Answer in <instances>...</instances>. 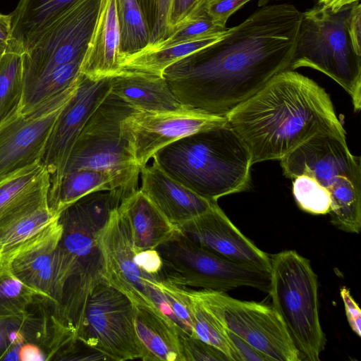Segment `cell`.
<instances>
[{"instance_id": "cell-10", "label": "cell", "mask_w": 361, "mask_h": 361, "mask_svg": "<svg viewBox=\"0 0 361 361\" xmlns=\"http://www.w3.org/2000/svg\"><path fill=\"white\" fill-rule=\"evenodd\" d=\"M75 336L107 360L124 361L144 357L135 328L134 305L106 281L92 290Z\"/></svg>"}, {"instance_id": "cell-3", "label": "cell", "mask_w": 361, "mask_h": 361, "mask_svg": "<svg viewBox=\"0 0 361 361\" xmlns=\"http://www.w3.org/2000/svg\"><path fill=\"white\" fill-rule=\"evenodd\" d=\"M152 159L169 176L212 201L249 187L251 154L227 121L169 144Z\"/></svg>"}, {"instance_id": "cell-31", "label": "cell", "mask_w": 361, "mask_h": 361, "mask_svg": "<svg viewBox=\"0 0 361 361\" xmlns=\"http://www.w3.org/2000/svg\"><path fill=\"white\" fill-rule=\"evenodd\" d=\"M84 57L56 68L24 88L19 112H28L69 87L80 73Z\"/></svg>"}, {"instance_id": "cell-49", "label": "cell", "mask_w": 361, "mask_h": 361, "mask_svg": "<svg viewBox=\"0 0 361 361\" xmlns=\"http://www.w3.org/2000/svg\"><path fill=\"white\" fill-rule=\"evenodd\" d=\"M106 1V0H101V1H102V2H104V1Z\"/></svg>"}, {"instance_id": "cell-45", "label": "cell", "mask_w": 361, "mask_h": 361, "mask_svg": "<svg viewBox=\"0 0 361 361\" xmlns=\"http://www.w3.org/2000/svg\"><path fill=\"white\" fill-rule=\"evenodd\" d=\"M227 333L233 348L239 356L240 361H271L270 358L256 350L237 335L228 330H227Z\"/></svg>"}, {"instance_id": "cell-8", "label": "cell", "mask_w": 361, "mask_h": 361, "mask_svg": "<svg viewBox=\"0 0 361 361\" xmlns=\"http://www.w3.org/2000/svg\"><path fill=\"white\" fill-rule=\"evenodd\" d=\"M156 250L163 262L161 276L177 285L223 292L247 286L269 293V272L219 256L179 230Z\"/></svg>"}, {"instance_id": "cell-36", "label": "cell", "mask_w": 361, "mask_h": 361, "mask_svg": "<svg viewBox=\"0 0 361 361\" xmlns=\"http://www.w3.org/2000/svg\"><path fill=\"white\" fill-rule=\"evenodd\" d=\"M27 315L23 318H0V360H19L21 345L31 343Z\"/></svg>"}, {"instance_id": "cell-48", "label": "cell", "mask_w": 361, "mask_h": 361, "mask_svg": "<svg viewBox=\"0 0 361 361\" xmlns=\"http://www.w3.org/2000/svg\"><path fill=\"white\" fill-rule=\"evenodd\" d=\"M360 0H317V4L322 6L336 13L346 6L351 5Z\"/></svg>"}, {"instance_id": "cell-24", "label": "cell", "mask_w": 361, "mask_h": 361, "mask_svg": "<svg viewBox=\"0 0 361 361\" xmlns=\"http://www.w3.org/2000/svg\"><path fill=\"white\" fill-rule=\"evenodd\" d=\"M79 0H20L10 14L12 44L23 54L34 47L47 30Z\"/></svg>"}, {"instance_id": "cell-6", "label": "cell", "mask_w": 361, "mask_h": 361, "mask_svg": "<svg viewBox=\"0 0 361 361\" xmlns=\"http://www.w3.org/2000/svg\"><path fill=\"white\" fill-rule=\"evenodd\" d=\"M270 257L271 306L303 360L319 361L326 339L319 314L317 274L310 260L295 250H284Z\"/></svg>"}, {"instance_id": "cell-11", "label": "cell", "mask_w": 361, "mask_h": 361, "mask_svg": "<svg viewBox=\"0 0 361 361\" xmlns=\"http://www.w3.org/2000/svg\"><path fill=\"white\" fill-rule=\"evenodd\" d=\"M123 198L119 189L90 192L63 209L59 216L63 231L60 247L77 262L74 278L92 287L104 280L96 233Z\"/></svg>"}, {"instance_id": "cell-14", "label": "cell", "mask_w": 361, "mask_h": 361, "mask_svg": "<svg viewBox=\"0 0 361 361\" xmlns=\"http://www.w3.org/2000/svg\"><path fill=\"white\" fill-rule=\"evenodd\" d=\"M118 207L95 234L102 259L103 277L127 296L135 307L152 310L174 320L164 297L152 285V277L135 263V253Z\"/></svg>"}, {"instance_id": "cell-5", "label": "cell", "mask_w": 361, "mask_h": 361, "mask_svg": "<svg viewBox=\"0 0 361 361\" xmlns=\"http://www.w3.org/2000/svg\"><path fill=\"white\" fill-rule=\"evenodd\" d=\"M351 6L334 13L316 4L302 12L289 70L307 67L324 73L347 92L355 111H358L361 107V56L353 49L346 28Z\"/></svg>"}, {"instance_id": "cell-33", "label": "cell", "mask_w": 361, "mask_h": 361, "mask_svg": "<svg viewBox=\"0 0 361 361\" xmlns=\"http://www.w3.org/2000/svg\"><path fill=\"white\" fill-rule=\"evenodd\" d=\"M41 296L16 276L6 262L0 260V318H23Z\"/></svg>"}, {"instance_id": "cell-40", "label": "cell", "mask_w": 361, "mask_h": 361, "mask_svg": "<svg viewBox=\"0 0 361 361\" xmlns=\"http://www.w3.org/2000/svg\"><path fill=\"white\" fill-rule=\"evenodd\" d=\"M251 0H200L197 6L215 24L226 27L229 17Z\"/></svg>"}, {"instance_id": "cell-27", "label": "cell", "mask_w": 361, "mask_h": 361, "mask_svg": "<svg viewBox=\"0 0 361 361\" xmlns=\"http://www.w3.org/2000/svg\"><path fill=\"white\" fill-rule=\"evenodd\" d=\"M226 32L188 40L160 49L142 50L123 59L121 63V71H136L162 76L164 71L169 66L217 42Z\"/></svg>"}, {"instance_id": "cell-47", "label": "cell", "mask_w": 361, "mask_h": 361, "mask_svg": "<svg viewBox=\"0 0 361 361\" xmlns=\"http://www.w3.org/2000/svg\"><path fill=\"white\" fill-rule=\"evenodd\" d=\"M12 39V20L10 14L0 13V56L10 44Z\"/></svg>"}, {"instance_id": "cell-21", "label": "cell", "mask_w": 361, "mask_h": 361, "mask_svg": "<svg viewBox=\"0 0 361 361\" xmlns=\"http://www.w3.org/2000/svg\"><path fill=\"white\" fill-rule=\"evenodd\" d=\"M120 35L116 1L100 6L96 27L80 68L91 80L112 78L121 73Z\"/></svg>"}, {"instance_id": "cell-37", "label": "cell", "mask_w": 361, "mask_h": 361, "mask_svg": "<svg viewBox=\"0 0 361 361\" xmlns=\"http://www.w3.org/2000/svg\"><path fill=\"white\" fill-rule=\"evenodd\" d=\"M136 1L141 8L149 31L150 45L147 49H150L163 42L171 34L169 25L171 0Z\"/></svg>"}, {"instance_id": "cell-39", "label": "cell", "mask_w": 361, "mask_h": 361, "mask_svg": "<svg viewBox=\"0 0 361 361\" xmlns=\"http://www.w3.org/2000/svg\"><path fill=\"white\" fill-rule=\"evenodd\" d=\"M184 361H229L219 350L183 330L178 331Z\"/></svg>"}, {"instance_id": "cell-42", "label": "cell", "mask_w": 361, "mask_h": 361, "mask_svg": "<svg viewBox=\"0 0 361 361\" xmlns=\"http://www.w3.org/2000/svg\"><path fill=\"white\" fill-rule=\"evenodd\" d=\"M347 31L355 52L361 56V4H352L346 18Z\"/></svg>"}, {"instance_id": "cell-2", "label": "cell", "mask_w": 361, "mask_h": 361, "mask_svg": "<svg viewBox=\"0 0 361 361\" xmlns=\"http://www.w3.org/2000/svg\"><path fill=\"white\" fill-rule=\"evenodd\" d=\"M248 148L252 164L281 160L320 134L345 137L325 90L311 78L285 70L227 116Z\"/></svg>"}, {"instance_id": "cell-17", "label": "cell", "mask_w": 361, "mask_h": 361, "mask_svg": "<svg viewBox=\"0 0 361 361\" xmlns=\"http://www.w3.org/2000/svg\"><path fill=\"white\" fill-rule=\"evenodd\" d=\"M111 78L91 80L80 73L78 87L59 115L41 157L50 175V193L58 187L71 150L90 116L111 92Z\"/></svg>"}, {"instance_id": "cell-20", "label": "cell", "mask_w": 361, "mask_h": 361, "mask_svg": "<svg viewBox=\"0 0 361 361\" xmlns=\"http://www.w3.org/2000/svg\"><path fill=\"white\" fill-rule=\"evenodd\" d=\"M118 212L135 254L156 249L178 230L140 189L123 199Z\"/></svg>"}, {"instance_id": "cell-1", "label": "cell", "mask_w": 361, "mask_h": 361, "mask_svg": "<svg viewBox=\"0 0 361 361\" xmlns=\"http://www.w3.org/2000/svg\"><path fill=\"white\" fill-rule=\"evenodd\" d=\"M301 19L290 4L264 6L217 42L169 66L162 76L184 107L226 118L289 69Z\"/></svg>"}, {"instance_id": "cell-23", "label": "cell", "mask_w": 361, "mask_h": 361, "mask_svg": "<svg viewBox=\"0 0 361 361\" xmlns=\"http://www.w3.org/2000/svg\"><path fill=\"white\" fill-rule=\"evenodd\" d=\"M111 92L136 111L165 112L184 108L163 76L123 71L111 78Z\"/></svg>"}, {"instance_id": "cell-41", "label": "cell", "mask_w": 361, "mask_h": 361, "mask_svg": "<svg viewBox=\"0 0 361 361\" xmlns=\"http://www.w3.org/2000/svg\"><path fill=\"white\" fill-rule=\"evenodd\" d=\"M134 262L145 274L157 278L161 276L163 262L156 249L141 251L135 254Z\"/></svg>"}, {"instance_id": "cell-16", "label": "cell", "mask_w": 361, "mask_h": 361, "mask_svg": "<svg viewBox=\"0 0 361 361\" xmlns=\"http://www.w3.org/2000/svg\"><path fill=\"white\" fill-rule=\"evenodd\" d=\"M225 121L186 107L165 112L135 110L124 118L121 128L135 163L142 168L169 144Z\"/></svg>"}, {"instance_id": "cell-46", "label": "cell", "mask_w": 361, "mask_h": 361, "mask_svg": "<svg viewBox=\"0 0 361 361\" xmlns=\"http://www.w3.org/2000/svg\"><path fill=\"white\" fill-rule=\"evenodd\" d=\"M18 357L20 361L47 360L44 350L32 343H25L22 345L18 351Z\"/></svg>"}, {"instance_id": "cell-51", "label": "cell", "mask_w": 361, "mask_h": 361, "mask_svg": "<svg viewBox=\"0 0 361 361\" xmlns=\"http://www.w3.org/2000/svg\"><path fill=\"white\" fill-rule=\"evenodd\" d=\"M263 1H265V0H263Z\"/></svg>"}, {"instance_id": "cell-43", "label": "cell", "mask_w": 361, "mask_h": 361, "mask_svg": "<svg viewBox=\"0 0 361 361\" xmlns=\"http://www.w3.org/2000/svg\"><path fill=\"white\" fill-rule=\"evenodd\" d=\"M200 0H171L169 25L171 33L195 10Z\"/></svg>"}, {"instance_id": "cell-13", "label": "cell", "mask_w": 361, "mask_h": 361, "mask_svg": "<svg viewBox=\"0 0 361 361\" xmlns=\"http://www.w3.org/2000/svg\"><path fill=\"white\" fill-rule=\"evenodd\" d=\"M63 228L59 218L6 257L12 274L59 307L75 274L76 261L59 245Z\"/></svg>"}, {"instance_id": "cell-35", "label": "cell", "mask_w": 361, "mask_h": 361, "mask_svg": "<svg viewBox=\"0 0 361 361\" xmlns=\"http://www.w3.org/2000/svg\"><path fill=\"white\" fill-rule=\"evenodd\" d=\"M293 180V195L302 210L312 214H329L331 197L328 190L306 175Z\"/></svg>"}, {"instance_id": "cell-18", "label": "cell", "mask_w": 361, "mask_h": 361, "mask_svg": "<svg viewBox=\"0 0 361 361\" xmlns=\"http://www.w3.org/2000/svg\"><path fill=\"white\" fill-rule=\"evenodd\" d=\"M176 226L197 245L219 256L270 271L271 257L233 224L217 202L205 212Z\"/></svg>"}, {"instance_id": "cell-25", "label": "cell", "mask_w": 361, "mask_h": 361, "mask_svg": "<svg viewBox=\"0 0 361 361\" xmlns=\"http://www.w3.org/2000/svg\"><path fill=\"white\" fill-rule=\"evenodd\" d=\"M134 323L144 350V361H184L178 330L169 317L134 306ZM184 331V330H183Z\"/></svg>"}, {"instance_id": "cell-34", "label": "cell", "mask_w": 361, "mask_h": 361, "mask_svg": "<svg viewBox=\"0 0 361 361\" xmlns=\"http://www.w3.org/2000/svg\"><path fill=\"white\" fill-rule=\"evenodd\" d=\"M227 30L226 27L213 23L207 15L195 8L166 39L147 49H157L188 40L221 35Z\"/></svg>"}, {"instance_id": "cell-32", "label": "cell", "mask_w": 361, "mask_h": 361, "mask_svg": "<svg viewBox=\"0 0 361 361\" xmlns=\"http://www.w3.org/2000/svg\"><path fill=\"white\" fill-rule=\"evenodd\" d=\"M23 92V53L10 43L0 57V124L20 108Z\"/></svg>"}, {"instance_id": "cell-28", "label": "cell", "mask_w": 361, "mask_h": 361, "mask_svg": "<svg viewBox=\"0 0 361 361\" xmlns=\"http://www.w3.org/2000/svg\"><path fill=\"white\" fill-rule=\"evenodd\" d=\"M44 200L0 229V259L27 243L59 218Z\"/></svg>"}, {"instance_id": "cell-19", "label": "cell", "mask_w": 361, "mask_h": 361, "mask_svg": "<svg viewBox=\"0 0 361 361\" xmlns=\"http://www.w3.org/2000/svg\"><path fill=\"white\" fill-rule=\"evenodd\" d=\"M140 190L173 224L185 222L209 209L217 201L196 194L166 174L153 160L140 168Z\"/></svg>"}, {"instance_id": "cell-9", "label": "cell", "mask_w": 361, "mask_h": 361, "mask_svg": "<svg viewBox=\"0 0 361 361\" xmlns=\"http://www.w3.org/2000/svg\"><path fill=\"white\" fill-rule=\"evenodd\" d=\"M190 290L227 330L271 360H303L283 319L272 306L235 299L223 291Z\"/></svg>"}, {"instance_id": "cell-4", "label": "cell", "mask_w": 361, "mask_h": 361, "mask_svg": "<svg viewBox=\"0 0 361 361\" xmlns=\"http://www.w3.org/2000/svg\"><path fill=\"white\" fill-rule=\"evenodd\" d=\"M283 174L314 178L330 194L331 224L348 233L361 228L360 158L353 155L346 138L320 134L307 140L280 160Z\"/></svg>"}, {"instance_id": "cell-7", "label": "cell", "mask_w": 361, "mask_h": 361, "mask_svg": "<svg viewBox=\"0 0 361 361\" xmlns=\"http://www.w3.org/2000/svg\"><path fill=\"white\" fill-rule=\"evenodd\" d=\"M135 111L110 92L84 126L67 161L64 173L90 169L119 177L130 191L137 190L140 168L122 131L124 118Z\"/></svg>"}, {"instance_id": "cell-26", "label": "cell", "mask_w": 361, "mask_h": 361, "mask_svg": "<svg viewBox=\"0 0 361 361\" xmlns=\"http://www.w3.org/2000/svg\"><path fill=\"white\" fill-rule=\"evenodd\" d=\"M121 188L131 191L117 176L102 170L82 169L65 173L58 187L48 193L49 208L56 214L83 196L96 191Z\"/></svg>"}, {"instance_id": "cell-22", "label": "cell", "mask_w": 361, "mask_h": 361, "mask_svg": "<svg viewBox=\"0 0 361 361\" xmlns=\"http://www.w3.org/2000/svg\"><path fill=\"white\" fill-rule=\"evenodd\" d=\"M50 175L40 161L0 180V229L47 199Z\"/></svg>"}, {"instance_id": "cell-38", "label": "cell", "mask_w": 361, "mask_h": 361, "mask_svg": "<svg viewBox=\"0 0 361 361\" xmlns=\"http://www.w3.org/2000/svg\"><path fill=\"white\" fill-rule=\"evenodd\" d=\"M152 285L162 295L180 328L192 336V322L188 310L183 286L159 276L152 277Z\"/></svg>"}, {"instance_id": "cell-50", "label": "cell", "mask_w": 361, "mask_h": 361, "mask_svg": "<svg viewBox=\"0 0 361 361\" xmlns=\"http://www.w3.org/2000/svg\"><path fill=\"white\" fill-rule=\"evenodd\" d=\"M1 56H0V57H1Z\"/></svg>"}, {"instance_id": "cell-30", "label": "cell", "mask_w": 361, "mask_h": 361, "mask_svg": "<svg viewBox=\"0 0 361 361\" xmlns=\"http://www.w3.org/2000/svg\"><path fill=\"white\" fill-rule=\"evenodd\" d=\"M119 28V54L121 61L147 49L149 31L136 0H115Z\"/></svg>"}, {"instance_id": "cell-12", "label": "cell", "mask_w": 361, "mask_h": 361, "mask_svg": "<svg viewBox=\"0 0 361 361\" xmlns=\"http://www.w3.org/2000/svg\"><path fill=\"white\" fill-rule=\"evenodd\" d=\"M100 4L101 0H79L23 54V89L56 68L85 56Z\"/></svg>"}, {"instance_id": "cell-29", "label": "cell", "mask_w": 361, "mask_h": 361, "mask_svg": "<svg viewBox=\"0 0 361 361\" xmlns=\"http://www.w3.org/2000/svg\"><path fill=\"white\" fill-rule=\"evenodd\" d=\"M188 310L190 313L192 336L221 351L229 361H240L226 329L190 292L183 286Z\"/></svg>"}, {"instance_id": "cell-15", "label": "cell", "mask_w": 361, "mask_h": 361, "mask_svg": "<svg viewBox=\"0 0 361 361\" xmlns=\"http://www.w3.org/2000/svg\"><path fill=\"white\" fill-rule=\"evenodd\" d=\"M80 80V73L59 94L27 113L18 109L0 124V180L40 161L56 119Z\"/></svg>"}, {"instance_id": "cell-44", "label": "cell", "mask_w": 361, "mask_h": 361, "mask_svg": "<svg viewBox=\"0 0 361 361\" xmlns=\"http://www.w3.org/2000/svg\"><path fill=\"white\" fill-rule=\"evenodd\" d=\"M340 295L350 327L358 336H361V310L357 303L351 295L350 290L345 286L341 288Z\"/></svg>"}]
</instances>
